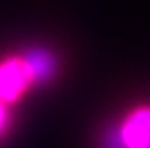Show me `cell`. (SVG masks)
I'll return each mask as SVG.
<instances>
[{"instance_id": "obj_1", "label": "cell", "mask_w": 150, "mask_h": 148, "mask_svg": "<svg viewBox=\"0 0 150 148\" xmlns=\"http://www.w3.org/2000/svg\"><path fill=\"white\" fill-rule=\"evenodd\" d=\"M103 148H150V106L130 110L106 132Z\"/></svg>"}, {"instance_id": "obj_2", "label": "cell", "mask_w": 150, "mask_h": 148, "mask_svg": "<svg viewBox=\"0 0 150 148\" xmlns=\"http://www.w3.org/2000/svg\"><path fill=\"white\" fill-rule=\"evenodd\" d=\"M31 86L32 81L21 55L0 61V100L3 103L19 100Z\"/></svg>"}, {"instance_id": "obj_3", "label": "cell", "mask_w": 150, "mask_h": 148, "mask_svg": "<svg viewBox=\"0 0 150 148\" xmlns=\"http://www.w3.org/2000/svg\"><path fill=\"white\" fill-rule=\"evenodd\" d=\"M25 68L31 77L32 84H41L48 81L55 74V57L50 51L42 48H32L28 49L21 55Z\"/></svg>"}, {"instance_id": "obj_4", "label": "cell", "mask_w": 150, "mask_h": 148, "mask_svg": "<svg viewBox=\"0 0 150 148\" xmlns=\"http://www.w3.org/2000/svg\"><path fill=\"white\" fill-rule=\"evenodd\" d=\"M9 121H10V115H9L7 105L3 103V102L0 100V135L7 129V126H9Z\"/></svg>"}]
</instances>
